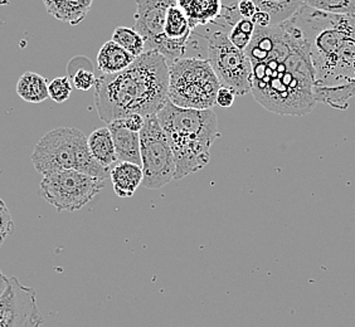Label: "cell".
Instances as JSON below:
<instances>
[{
    "label": "cell",
    "mask_w": 355,
    "mask_h": 327,
    "mask_svg": "<svg viewBox=\"0 0 355 327\" xmlns=\"http://www.w3.org/2000/svg\"><path fill=\"white\" fill-rule=\"evenodd\" d=\"M245 52L252 67L251 94L263 109L281 116H305L315 109L314 71L294 24L256 27Z\"/></svg>",
    "instance_id": "1"
},
{
    "label": "cell",
    "mask_w": 355,
    "mask_h": 327,
    "mask_svg": "<svg viewBox=\"0 0 355 327\" xmlns=\"http://www.w3.org/2000/svg\"><path fill=\"white\" fill-rule=\"evenodd\" d=\"M121 120H123V125L126 126V129L134 131V132H140L144 127V123H145V117L137 115V114L129 115Z\"/></svg>",
    "instance_id": "28"
},
{
    "label": "cell",
    "mask_w": 355,
    "mask_h": 327,
    "mask_svg": "<svg viewBox=\"0 0 355 327\" xmlns=\"http://www.w3.org/2000/svg\"><path fill=\"white\" fill-rule=\"evenodd\" d=\"M105 188V182L80 171H58L44 175L40 194L58 211H76L89 204Z\"/></svg>",
    "instance_id": "9"
},
{
    "label": "cell",
    "mask_w": 355,
    "mask_h": 327,
    "mask_svg": "<svg viewBox=\"0 0 355 327\" xmlns=\"http://www.w3.org/2000/svg\"><path fill=\"white\" fill-rule=\"evenodd\" d=\"M175 159V180L202 170L211 161V148L219 136L212 109H182L171 101L157 114Z\"/></svg>",
    "instance_id": "4"
},
{
    "label": "cell",
    "mask_w": 355,
    "mask_h": 327,
    "mask_svg": "<svg viewBox=\"0 0 355 327\" xmlns=\"http://www.w3.org/2000/svg\"><path fill=\"white\" fill-rule=\"evenodd\" d=\"M304 6L324 13L355 17V0H304Z\"/></svg>",
    "instance_id": "21"
},
{
    "label": "cell",
    "mask_w": 355,
    "mask_h": 327,
    "mask_svg": "<svg viewBox=\"0 0 355 327\" xmlns=\"http://www.w3.org/2000/svg\"><path fill=\"white\" fill-rule=\"evenodd\" d=\"M169 66L164 55L155 51L135 58L126 69L97 77L95 106L107 123L129 115H157L168 103Z\"/></svg>",
    "instance_id": "3"
},
{
    "label": "cell",
    "mask_w": 355,
    "mask_h": 327,
    "mask_svg": "<svg viewBox=\"0 0 355 327\" xmlns=\"http://www.w3.org/2000/svg\"><path fill=\"white\" fill-rule=\"evenodd\" d=\"M135 57L114 41L106 42L97 55V66L103 75H114L128 69Z\"/></svg>",
    "instance_id": "16"
},
{
    "label": "cell",
    "mask_w": 355,
    "mask_h": 327,
    "mask_svg": "<svg viewBox=\"0 0 355 327\" xmlns=\"http://www.w3.org/2000/svg\"><path fill=\"white\" fill-rule=\"evenodd\" d=\"M94 0H43L49 15L69 26H78L89 14Z\"/></svg>",
    "instance_id": "15"
},
{
    "label": "cell",
    "mask_w": 355,
    "mask_h": 327,
    "mask_svg": "<svg viewBox=\"0 0 355 327\" xmlns=\"http://www.w3.org/2000/svg\"><path fill=\"white\" fill-rule=\"evenodd\" d=\"M173 6H177V0H137L134 29L143 37L145 52L163 53L166 13Z\"/></svg>",
    "instance_id": "11"
},
{
    "label": "cell",
    "mask_w": 355,
    "mask_h": 327,
    "mask_svg": "<svg viewBox=\"0 0 355 327\" xmlns=\"http://www.w3.org/2000/svg\"><path fill=\"white\" fill-rule=\"evenodd\" d=\"M43 322L35 290L23 286L17 277H8L0 296V327H41Z\"/></svg>",
    "instance_id": "10"
},
{
    "label": "cell",
    "mask_w": 355,
    "mask_h": 327,
    "mask_svg": "<svg viewBox=\"0 0 355 327\" xmlns=\"http://www.w3.org/2000/svg\"><path fill=\"white\" fill-rule=\"evenodd\" d=\"M199 35L205 43V60L212 66L220 86L231 89L236 96L250 94L252 67L246 52L234 47L228 35L219 27Z\"/></svg>",
    "instance_id": "7"
},
{
    "label": "cell",
    "mask_w": 355,
    "mask_h": 327,
    "mask_svg": "<svg viewBox=\"0 0 355 327\" xmlns=\"http://www.w3.org/2000/svg\"><path fill=\"white\" fill-rule=\"evenodd\" d=\"M32 163L43 177L58 171L76 170L105 182L111 171L92 157L87 136L83 131L66 126L51 130L40 139L32 154Z\"/></svg>",
    "instance_id": "5"
},
{
    "label": "cell",
    "mask_w": 355,
    "mask_h": 327,
    "mask_svg": "<svg viewBox=\"0 0 355 327\" xmlns=\"http://www.w3.org/2000/svg\"><path fill=\"white\" fill-rule=\"evenodd\" d=\"M15 89L18 96L26 103H41L49 98L47 80L35 72L23 73Z\"/></svg>",
    "instance_id": "18"
},
{
    "label": "cell",
    "mask_w": 355,
    "mask_h": 327,
    "mask_svg": "<svg viewBox=\"0 0 355 327\" xmlns=\"http://www.w3.org/2000/svg\"><path fill=\"white\" fill-rule=\"evenodd\" d=\"M120 47L128 51L135 58L145 53V42L143 37L134 28L119 27L115 29L112 39Z\"/></svg>",
    "instance_id": "20"
},
{
    "label": "cell",
    "mask_w": 355,
    "mask_h": 327,
    "mask_svg": "<svg viewBox=\"0 0 355 327\" xmlns=\"http://www.w3.org/2000/svg\"><path fill=\"white\" fill-rule=\"evenodd\" d=\"M251 21L254 24V27H271V17L266 12H263V10H257L256 14L253 15Z\"/></svg>",
    "instance_id": "29"
},
{
    "label": "cell",
    "mask_w": 355,
    "mask_h": 327,
    "mask_svg": "<svg viewBox=\"0 0 355 327\" xmlns=\"http://www.w3.org/2000/svg\"><path fill=\"white\" fill-rule=\"evenodd\" d=\"M140 135L143 186L160 189L175 177V159L157 115L145 117Z\"/></svg>",
    "instance_id": "8"
},
{
    "label": "cell",
    "mask_w": 355,
    "mask_h": 327,
    "mask_svg": "<svg viewBox=\"0 0 355 327\" xmlns=\"http://www.w3.org/2000/svg\"><path fill=\"white\" fill-rule=\"evenodd\" d=\"M237 9L241 18H245V19H252L253 15L257 12V7L252 0H239Z\"/></svg>",
    "instance_id": "27"
},
{
    "label": "cell",
    "mask_w": 355,
    "mask_h": 327,
    "mask_svg": "<svg viewBox=\"0 0 355 327\" xmlns=\"http://www.w3.org/2000/svg\"><path fill=\"white\" fill-rule=\"evenodd\" d=\"M72 94V83L69 77H57L48 83V95L55 103H66Z\"/></svg>",
    "instance_id": "22"
},
{
    "label": "cell",
    "mask_w": 355,
    "mask_h": 327,
    "mask_svg": "<svg viewBox=\"0 0 355 327\" xmlns=\"http://www.w3.org/2000/svg\"><path fill=\"white\" fill-rule=\"evenodd\" d=\"M234 97L236 95L231 89L220 87L217 92V97H216V105L222 109H230L234 103Z\"/></svg>",
    "instance_id": "26"
},
{
    "label": "cell",
    "mask_w": 355,
    "mask_h": 327,
    "mask_svg": "<svg viewBox=\"0 0 355 327\" xmlns=\"http://www.w3.org/2000/svg\"><path fill=\"white\" fill-rule=\"evenodd\" d=\"M252 37L253 35H247L245 32H242L236 24L231 29V32L228 33V38H230L231 43H232L234 47L239 48L241 51H246L248 44L251 43Z\"/></svg>",
    "instance_id": "25"
},
{
    "label": "cell",
    "mask_w": 355,
    "mask_h": 327,
    "mask_svg": "<svg viewBox=\"0 0 355 327\" xmlns=\"http://www.w3.org/2000/svg\"><path fill=\"white\" fill-rule=\"evenodd\" d=\"M168 100L182 109H212L222 87L209 62L184 57L168 63Z\"/></svg>",
    "instance_id": "6"
},
{
    "label": "cell",
    "mask_w": 355,
    "mask_h": 327,
    "mask_svg": "<svg viewBox=\"0 0 355 327\" xmlns=\"http://www.w3.org/2000/svg\"><path fill=\"white\" fill-rule=\"evenodd\" d=\"M257 10H263L271 17V27L288 21L302 6L304 0H252Z\"/></svg>",
    "instance_id": "19"
},
{
    "label": "cell",
    "mask_w": 355,
    "mask_h": 327,
    "mask_svg": "<svg viewBox=\"0 0 355 327\" xmlns=\"http://www.w3.org/2000/svg\"><path fill=\"white\" fill-rule=\"evenodd\" d=\"M91 155L97 163L106 169H112V166L119 161L115 150V143L111 136L109 127L97 129L87 137Z\"/></svg>",
    "instance_id": "17"
},
{
    "label": "cell",
    "mask_w": 355,
    "mask_h": 327,
    "mask_svg": "<svg viewBox=\"0 0 355 327\" xmlns=\"http://www.w3.org/2000/svg\"><path fill=\"white\" fill-rule=\"evenodd\" d=\"M15 232V223L6 202L0 198V247Z\"/></svg>",
    "instance_id": "23"
},
{
    "label": "cell",
    "mask_w": 355,
    "mask_h": 327,
    "mask_svg": "<svg viewBox=\"0 0 355 327\" xmlns=\"http://www.w3.org/2000/svg\"><path fill=\"white\" fill-rule=\"evenodd\" d=\"M71 80H72V86L80 91H89V89L95 87L97 76L87 69H78L73 73H71Z\"/></svg>",
    "instance_id": "24"
},
{
    "label": "cell",
    "mask_w": 355,
    "mask_h": 327,
    "mask_svg": "<svg viewBox=\"0 0 355 327\" xmlns=\"http://www.w3.org/2000/svg\"><path fill=\"white\" fill-rule=\"evenodd\" d=\"M177 6L184 12L193 30L216 21L223 8L220 0H177Z\"/></svg>",
    "instance_id": "14"
},
{
    "label": "cell",
    "mask_w": 355,
    "mask_h": 327,
    "mask_svg": "<svg viewBox=\"0 0 355 327\" xmlns=\"http://www.w3.org/2000/svg\"><path fill=\"white\" fill-rule=\"evenodd\" d=\"M143 177L141 166L135 164L117 161L110 171V179L119 198H131L143 184Z\"/></svg>",
    "instance_id": "13"
},
{
    "label": "cell",
    "mask_w": 355,
    "mask_h": 327,
    "mask_svg": "<svg viewBox=\"0 0 355 327\" xmlns=\"http://www.w3.org/2000/svg\"><path fill=\"white\" fill-rule=\"evenodd\" d=\"M308 46L316 103L344 111L355 97V17L302 6L288 19Z\"/></svg>",
    "instance_id": "2"
},
{
    "label": "cell",
    "mask_w": 355,
    "mask_h": 327,
    "mask_svg": "<svg viewBox=\"0 0 355 327\" xmlns=\"http://www.w3.org/2000/svg\"><path fill=\"white\" fill-rule=\"evenodd\" d=\"M111 136L115 143V150L119 161L135 164L141 166L140 157V135L123 125V120L107 123Z\"/></svg>",
    "instance_id": "12"
},
{
    "label": "cell",
    "mask_w": 355,
    "mask_h": 327,
    "mask_svg": "<svg viewBox=\"0 0 355 327\" xmlns=\"http://www.w3.org/2000/svg\"><path fill=\"white\" fill-rule=\"evenodd\" d=\"M8 286V277L4 274V273L1 272V269H0V296L4 293L6 291V288Z\"/></svg>",
    "instance_id": "30"
}]
</instances>
